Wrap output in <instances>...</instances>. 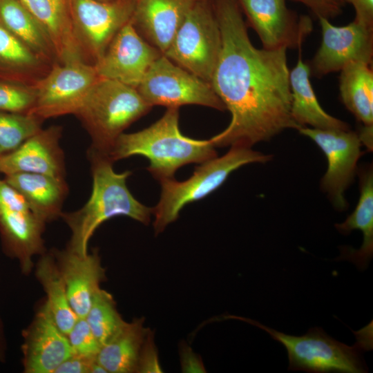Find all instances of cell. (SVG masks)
Wrapping results in <instances>:
<instances>
[{"mask_svg":"<svg viewBox=\"0 0 373 373\" xmlns=\"http://www.w3.org/2000/svg\"><path fill=\"white\" fill-rule=\"evenodd\" d=\"M372 64L356 61L341 70L340 93L347 108L363 125H373V71Z\"/></svg>","mask_w":373,"mask_h":373,"instance_id":"484cf974","label":"cell"},{"mask_svg":"<svg viewBox=\"0 0 373 373\" xmlns=\"http://www.w3.org/2000/svg\"><path fill=\"white\" fill-rule=\"evenodd\" d=\"M151 106L178 108L195 104L226 109L211 84L177 65L163 54L151 64L136 88Z\"/></svg>","mask_w":373,"mask_h":373,"instance_id":"ba28073f","label":"cell"},{"mask_svg":"<svg viewBox=\"0 0 373 373\" xmlns=\"http://www.w3.org/2000/svg\"><path fill=\"white\" fill-rule=\"evenodd\" d=\"M48 37L59 63L85 59L75 39L68 8L57 0H20Z\"/></svg>","mask_w":373,"mask_h":373,"instance_id":"603a6c76","label":"cell"},{"mask_svg":"<svg viewBox=\"0 0 373 373\" xmlns=\"http://www.w3.org/2000/svg\"><path fill=\"white\" fill-rule=\"evenodd\" d=\"M48 62L0 23V79L34 85L48 72Z\"/></svg>","mask_w":373,"mask_h":373,"instance_id":"cb8c5ba5","label":"cell"},{"mask_svg":"<svg viewBox=\"0 0 373 373\" xmlns=\"http://www.w3.org/2000/svg\"><path fill=\"white\" fill-rule=\"evenodd\" d=\"M88 155L93 178L90 196L81 209L61 216L71 231L68 249L81 255L88 254L89 240L107 220L124 216L147 225L153 213V208L139 202L128 189L131 171L116 173L107 156L89 150Z\"/></svg>","mask_w":373,"mask_h":373,"instance_id":"7a4b0ae2","label":"cell"},{"mask_svg":"<svg viewBox=\"0 0 373 373\" xmlns=\"http://www.w3.org/2000/svg\"><path fill=\"white\" fill-rule=\"evenodd\" d=\"M249 323L268 333L286 349L289 370L307 372L363 373L367 372L362 350L371 349L370 325L358 332V341L349 346L329 336L321 327H312L303 336L289 335L256 321L234 317Z\"/></svg>","mask_w":373,"mask_h":373,"instance_id":"5b68a950","label":"cell"},{"mask_svg":"<svg viewBox=\"0 0 373 373\" xmlns=\"http://www.w3.org/2000/svg\"><path fill=\"white\" fill-rule=\"evenodd\" d=\"M298 131L311 138L323 151L327 160V169L321 186L338 210L347 202L345 191L352 182L361 156V142L358 133L342 129H320L301 127Z\"/></svg>","mask_w":373,"mask_h":373,"instance_id":"8fae6325","label":"cell"},{"mask_svg":"<svg viewBox=\"0 0 373 373\" xmlns=\"http://www.w3.org/2000/svg\"><path fill=\"white\" fill-rule=\"evenodd\" d=\"M101 346L107 343L126 324L112 295L99 288L84 317Z\"/></svg>","mask_w":373,"mask_h":373,"instance_id":"f1b7e54d","label":"cell"},{"mask_svg":"<svg viewBox=\"0 0 373 373\" xmlns=\"http://www.w3.org/2000/svg\"><path fill=\"white\" fill-rule=\"evenodd\" d=\"M36 276L46 292V303L54 321L67 336L78 317L70 304L64 280L52 256L46 254L40 258Z\"/></svg>","mask_w":373,"mask_h":373,"instance_id":"83f0119b","label":"cell"},{"mask_svg":"<svg viewBox=\"0 0 373 373\" xmlns=\"http://www.w3.org/2000/svg\"><path fill=\"white\" fill-rule=\"evenodd\" d=\"M196 0H137L131 22L139 34L164 54Z\"/></svg>","mask_w":373,"mask_h":373,"instance_id":"ac0fdd59","label":"cell"},{"mask_svg":"<svg viewBox=\"0 0 373 373\" xmlns=\"http://www.w3.org/2000/svg\"><path fill=\"white\" fill-rule=\"evenodd\" d=\"M42 122L28 113L0 111V155L16 149L41 130Z\"/></svg>","mask_w":373,"mask_h":373,"instance_id":"f546056e","label":"cell"},{"mask_svg":"<svg viewBox=\"0 0 373 373\" xmlns=\"http://www.w3.org/2000/svg\"><path fill=\"white\" fill-rule=\"evenodd\" d=\"M151 107L135 88L99 78L75 115L90 136L92 143L88 150L108 157L118 137Z\"/></svg>","mask_w":373,"mask_h":373,"instance_id":"277c9868","label":"cell"},{"mask_svg":"<svg viewBox=\"0 0 373 373\" xmlns=\"http://www.w3.org/2000/svg\"><path fill=\"white\" fill-rule=\"evenodd\" d=\"M4 352V341L3 336L2 334V327L0 323V360L2 359Z\"/></svg>","mask_w":373,"mask_h":373,"instance_id":"ab89813d","label":"cell"},{"mask_svg":"<svg viewBox=\"0 0 373 373\" xmlns=\"http://www.w3.org/2000/svg\"><path fill=\"white\" fill-rule=\"evenodd\" d=\"M213 6L222 45L211 84L231 118L210 142L251 148L287 128L298 130L291 113L287 48H256L237 0H214Z\"/></svg>","mask_w":373,"mask_h":373,"instance_id":"6da1fadb","label":"cell"},{"mask_svg":"<svg viewBox=\"0 0 373 373\" xmlns=\"http://www.w3.org/2000/svg\"><path fill=\"white\" fill-rule=\"evenodd\" d=\"M298 48L296 65L289 72L291 113L294 120L300 128L309 125L314 128L348 130L347 123L327 113L319 104L309 79V65L303 61L301 47Z\"/></svg>","mask_w":373,"mask_h":373,"instance_id":"7402d4cb","label":"cell"},{"mask_svg":"<svg viewBox=\"0 0 373 373\" xmlns=\"http://www.w3.org/2000/svg\"><path fill=\"white\" fill-rule=\"evenodd\" d=\"M341 233L348 234L358 229L363 233V240L358 249L348 247L341 249L336 258L353 262L358 269L365 270L373 255V171L372 166L360 173V197L354 211L341 222L335 224Z\"/></svg>","mask_w":373,"mask_h":373,"instance_id":"44dd1931","label":"cell"},{"mask_svg":"<svg viewBox=\"0 0 373 373\" xmlns=\"http://www.w3.org/2000/svg\"><path fill=\"white\" fill-rule=\"evenodd\" d=\"M271 155L243 146H231L220 157H214L195 167L193 175L184 181L166 179L160 182V198L153 208L155 233H162L175 221L187 204L207 197L219 188L233 171L250 163H265Z\"/></svg>","mask_w":373,"mask_h":373,"instance_id":"8992f818","label":"cell"},{"mask_svg":"<svg viewBox=\"0 0 373 373\" xmlns=\"http://www.w3.org/2000/svg\"><path fill=\"white\" fill-rule=\"evenodd\" d=\"M352 5L355 10L354 20L373 28V0H343Z\"/></svg>","mask_w":373,"mask_h":373,"instance_id":"74e56055","label":"cell"},{"mask_svg":"<svg viewBox=\"0 0 373 373\" xmlns=\"http://www.w3.org/2000/svg\"><path fill=\"white\" fill-rule=\"evenodd\" d=\"M221 45V32L212 0H198L163 55L211 84Z\"/></svg>","mask_w":373,"mask_h":373,"instance_id":"52a82bcc","label":"cell"},{"mask_svg":"<svg viewBox=\"0 0 373 373\" xmlns=\"http://www.w3.org/2000/svg\"><path fill=\"white\" fill-rule=\"evenodd\" d=\"M4 180L22 195L30 211L44 223L61 217L68 192L65 180L31 173L6 175Z\"/></svg>","mask_w":373,"mask_h":373,"instance_id":"d6986e66","label":"cell"},{"mask_svg":"<svg viewBox=\"0 0 373 373\" xmlns=\"http://www.w3.org/2000/svg\"><path fill=\"white\" fill-rule=\"evenodd\" d=\"M45 223L30 211L0 213V235L6 253L17 258L23 271L32 266V258L44 249L42 233Z\"/></svg>","mask_w":373,"mask_h":373,"instance_id":"ffe728a7","label":"cell"},{"mask_svg":"<svg viewBox=\"0 0 373 373\" xmlns=\"http://www.w3.org/2000/svg\"><path fill=\"white\" fill-rule=\"evenodd\" d=\"M162 55L139 34L131 20L93 65L99 78L136 88L151 64Z\"/></svg>","mask_w":373,"mask_h":373,"instance_id":"5bb4252c","label":"cell"},{"mask_svg":"<svg viewBox=\"0 0 373 373\" xmlns=\"http://www.w3.org/2000/svg\"><path fill=\"white\" fill-rule=\"evenodd\" d=\"M73 354L96 358L101 345L84 318H78L67 334Z\"/></svg>","mask_w":373,"mask_h":373,"instance_id":"1f68e13d","label":"cell"},{"mask_svg":"<svg viewBox=\"0 0 373 373\" xmlns=\"http://www.w3.org/2000/svg\"><path fill=\"white\" fill-rule=\"evenodd\" d=\"M22 352L26 373H54L72 354L68 337L56 325L46 303L25 332Z\"/></svg>","mask_w":373,"mask_h":373,"instance_id":"2e32d148","label":"cell"},{"mask_svg":"<svg viewBox=\"0 0 373 373\" xmlns=\"http://www.w3.org/2000/svg\"><path fill=\"white\" fill-rule=\"evenodd\" d=\"M0 23L46 61L57 59L46 33L20 0H0Z\"/></svg>","mask_w":373,"mask_h":373,"instance_id":"4316f807","label":"cell"},{"mask_svg":"<svg viewBox=\"0 0 373 373\" xmlns=\"http://www.w3.org/2000/svg\"><path fill=\"white\" fill-rule=\"evenodd\" d=\"M137 0H67L75 39L93 64L119 31L129 22Z\"/></svg>","mask_w":373,"mask_h":373,"instance_id":"30bf717a","label":"cell"},{"mask_svg":"<svg viewBox=\"0 0 373 373\" xmlns=\"http://www.w3.org/2000/svg\"><path fill=\"white\" fill-rule=\"evenodd\" d=\"M318 19L322 41L309 65L311 74L321 77L341 71L352 62L372 64L373 28L356 20L345 26H336L328 19Z\"/></svg>","mask_w":373,"mask_h":373,"instance_id":"7c38bea8","label":"cell"},{"mask_svg":"<svg viewBox=\"0 0 373 373\" xmlns=\"http://www.w3.org/2000/svg\"><path fill=\"white\" fill-rule=\"evenodd\" d=\"M309 8L317 17L326 19L334 17L342 12L343 0H294Z\"/></svg>","mask_w":373,"mask_h":373,"instance_id":"e575fe53","label":"cell"},{"mask_svg":"<svg viewBox=\"0 0 373 373\" xmlns=\"http://www.w3.org/2000/svg\"><path fill=\"white\" fill-rule=\"evenodd\" d=\"M149 329L144 327V318L126 322L101 347L97 361L109 373L137 372L140 351Z\"/></svg>","mask_w":373,"mask_h":373,"instance_id":"d4e9b609","label":"cell"},{"mask_svg":"<svg viewBox=\"0 0 373 373\" xmlns=\"http://www.w3.org/2000/svg\"><path fill=\"white\" fill-rule=\"evenodd\" d=\"M361 143H363L370 151L372 149L373 125H364L358 133Z\"/></svg>","mask_w":373,"mask_h":373,"instance_id":"f35d334b","label":"cell"},{"mask_svg":"<svg viewBox=\"0 0 373 373\" xmlns=\"http://www.w3.org/2000/svg\"><path fill=\"white\" fill-rule=\"evenodd\" d=\"M196 1H198V0H196Z\"/></svg>","mask_w":373,"mask_h":373,"instance_id":"b9f144b4","label":"cell"},{"mask_svg":"<svg viewBox=\"0 0 373 373\" xmlns=\"http://www.w3.org/2000/svg\"><path fill=\"white\" fill-rule=\"evenodd\" d=\"M61 134V126L41 128L16 149L0 155V173L5 175L38 173L65 180L64 154L60 146Z\"/></svg>","mask_w":373,"mask_h":373,"instance_id":"9a60e30c","label":"cell"},{"mask_svg":"<svg viewBox=\"0 0 373 373\" xmlns=\"http://www.w3.org/2000/svg\"><path fill=\"white\" fill-rule=\"evenodd\" d=\"M286 0H237L248 24L259 36L262 48H298L312 30L311 19L297 17Z\"/></svg>","mask_w":373,"mask_h":373,"instance_id":"4fadbf2b","label":"cell"},{"mask_svg":"<svg viewBox=\"0 0 373 373\" xmlns=\"http://www.w3.org/2000/svg\"><path fill=\"white\" fill-rule=\"evenodd\" d=\"M30 211L22 195L4 179H0V213Z\"/></svg>","mask_w":373,"mask_h":373,"instance_id":"836d02e7","label":"cell"},{"mask_svg":"<svg viewBox=\"0 0 373 373\" xmlns=\"http://www.w3.org/2000/svg\"><path fill=\"white\" fill-rule=\"evenodd\" d=\"M60 4L68 8L67 0H57Z\"/></svg>","mask_w":373,"mask_h":373,"instance_id":"60d3db41","label":"cell"},{"mask_svg":"<svg viewBox=\"0 0 373 373\" xmlns=\"http://www.w3.org/2000/svg\"><path fill=\"white\" fill-rule=\"evenodd\" d=\"M96 358L71 354L55 370L54 373H91Z\"/></svg>","mask_w":373,"mask_h":373,"instance_id":"d590c367","label":"cell"},{"mask_svg":"<svg viewBox=\"0 0 373 373\" xmlns=\"http://www.w3.org/2000/svg\"><path fill=\"white\" fill-rule=\"evenodd\" d=\"M35 99L34 85L0 79V111L28 113Z\"/></svg>","mask_w":373,"mask_h":373,"instance_id":"4dcf8cb0","label":"cell"},{"mask_svg":"<svg viewBox=\"0 0 373 373\" xmlns=\"http://www.w3.org/2000/svg\"><path fill=\"white\" fill-rule=\"evenodd\" d=\"M179 108H169L150 126L137 132L122 133L108 154L113 162L140 155L149 159L148 171L159 182L174 178L178 169L191 163L201 164L217 157L209 140L184 135L179 128Z\"/></svg>","mask_w":373,"mask_h":373,"instance_id":"3957f363","label":"cell"},{"mask_svg":"<svg viewBox=\"0 0 373 373\" xmlns=\"http://www.w3.org/2000/svg\"><path fill=\"white\" fill-rule=\"evenodd\" d=\"M137 372H163L159 360L157 349L154 341V333L150 329L146 334L140 351Z\"/></svg>","mask_w":373,"mask_h":373,"instance_id":"d6a6232c","label":"cell"},{"mask_svg":"<svg viewBox=\"0 0 373 373\" xmlns=\"http://www.w3.org/2000/svg\"><path fill=\"white\" fill-rule=\"evenodd\" d=\"M180 367L184 373H202L206 369L200 356L195 353L186 343H182L180 347Z\"/></svg>","mask_w":373,"mask_h":373,"instance_id":"8d00e7d4","label":"cell"},{"mask_svg":"<svg viewBox=\"0 0 373 373\" xmlns=\"http://www.w3.org/2000/svg\"><path fill=\"white\" fill-rule=\"evenodd\" d=\"M99 78L94 65L83 59L55 63L34 84L36 99L28 114L42 120L75 115Z\"/></svg>","mask_w":373,"mask_h":373,"instance_id":"9c48e42d","label":"cell"},{"mask_svg":"<svg viewBox=\"0 0 373 373\" xmlns=\"http://www.w3.org/2000/svg\"><path fill=\"white\" fill-rule=\"evenodd\" d=\"M55 256L70 304L78 318H84L106 276L98 253L81 255L67 249Z\"/></svg>","mask_w":373,"mask_h":373,"instance_id":"e0dca14e","label":"cell"}]
</instances>
